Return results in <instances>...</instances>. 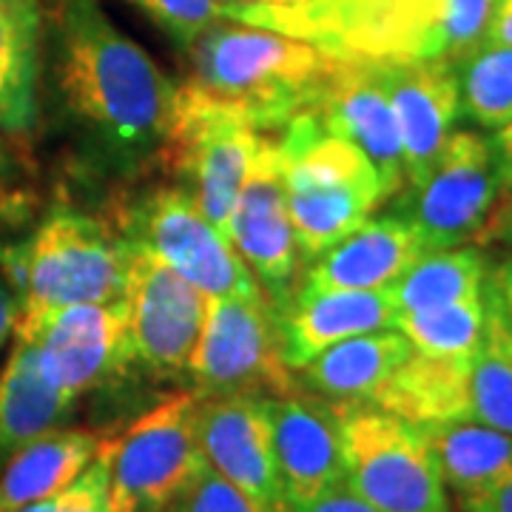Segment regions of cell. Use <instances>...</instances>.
I'll return each mask as SVG.
<instances>
[{"mask_svg":"<svg viewBox=\"0 0 512 512\" xmlns=\"http://www.w3.org/2000/svg\"><path fill=\"white\" fill-rule=\"evenodd\" d=\"M57 89L74 117L120 165L163 146L177 86L100 0H55Z\"/></svg>","mask_w":512,"mask_h":512,"instance_id":"obj_1","label":"cell"},{"mask_svg":"<svg viewBox=\"0 0 512 512\" xmlns=\"http://www.w3.org/2000/svg\"><path fill=\"white\" fill-rule=\"evenodd\" d=\"M191 86L245 114L259 131H279L313 109L336 57L308 40L237 20H214L185 46Z\"/></svg>","mask_w":512,"mask_h":512,"instance_id":"obj_2","label":"cell"},{"mask_svg":"<svg viewBox=\"0 0 512 512\" xmlns=\"http://www.w3.org/2000/svg\"><path fill=\"white\" fill-rule=\"evenodd\" d=\"M493 6L495 0H311L285 20L282 35L333 57L456 66L484 40Z\"/></svg>","mask_w":512,"mask_h":512,"instance_id":"obj_3","label":"cell"},{"mask_svg":"<svg viewBox=\"0 0 512 512\" xmlns=\"http://www.w3.org/2000/svg\"><path fill=\"white\" fill-rule=\"evenodd\" d=\"M279 146L296 251L313 262L370 220L387 191L365 151L328 131L316 109L288 120Z\"/></svg>","mask_w":512,"mask_h":512,"instance_id":"obj_4","label":"cell"},{"mask_svg":"<svg viewBox=\"0 0 512 512\" xmlns=\"http://www.w3.org/2000/svg\"><path fill=\"white\" fill-rule=\"evenodd\" d=\"M0 265L23 311H49L126 296L131 242L92 214L55 208Z\"/></svg>","mask_w":512,"mask_h":512,"instance_id":"obj_5","label":"cell"},{"mask_svg":"<svg viewBox=\"0 0 512 512\" xmlns=\"http://www.w3.org/2000/svg\"><path fill=\"white\" fill-rule=\"evenodd\" d=\"M330 404L353 493L379 512H450V493L421 427L370 402Z\"/></svg>","mask_w":512,"mask_h":512,"instance_id":"obj_6","label":"cell"},{"mask_svg":"<svg viewBox=\"0 0 512 512\" xmlns=\"http://www.w3.org/2000/svg\"><path fill=\"white\" fill-rule=\"evenodd\" d=\"M259 134L262 131L237 109L211 100L191 83L177 86L171 126L157 157H163L180 188L194 197L225 239Z\"/></svg>","mask_w":512,"mask_h":512,"instance_id":"obj_7","label":"cell"},{"mask_svg":"<svg viewBox=\"0 0 512 512\" xmlns=\"http://www.w3.org/2000/svg\"><path fill=\"white\" fill-rule=\"evenodd\" d=\"M185 382L202 393L285 396L299 390L285 356L276 308L259 296H208L200 336L185 367Z\"/></svg>","mask_w":512,"mask_h":512,"instance_id":"obj_8","label":"cell"},{"mask_svg":"<svg viewBox=\"0 0 512 512\" xmlns=\"http://www.w3.org/2000/svg\"><path fill=\"white\" fill-rule=\"evenodd\" d=\"M202 393H171L128 427L111 450L114 512H165L208 467L197 436Z\"/></svg>","mask_w":512,"mask_h":512,"instance_id":"obj_9","label":"cell"},{"mask_svg":"<svg viewBox=\"0 0 512 512\" xmlns=\"http://www.w3.org/2000/svg\"><path fill=\"white\" fill-rule=\"evenodd\" d=\"M205 296H259L262 285L234 245L208 222L194 197L174 185L128 205L117 228Z\"/></svg>","mask_w":512,"mask_h":512,"instance_id":"obj_10","label":"cell"},{"mask_svg":"<svg viewBox=\"0 0 512 512\" xmlns=\"http://www.w3.org/2000/svg\"><path fill=\"white\" fill-rule=\"evenodd\" d=\"M15 336L35 345L43 373L72 399L120 379L134 365L126 296L23 311Z\"/></svg>","mask_w":512,"mask_h":512,"instance_id":"obj_11","label":"cell"},{"mask_svg":"<svg viewBox=\"0 0 512 512\" xmlns=\"http://www.w3.org/2000/svg\"><path fill=\"white\" fill-rule=\"evenodd\" d=\"M407 220L427 251L481 239L501 197L493 140L478 131H453L419 183L410 185Z\"/></svg>","mask_w":512,"mask_h":512,"instance_id":"obj_12","label":"cell"},{"mask_svg":"<svg viewBox=\"0 0 512 512\" xmlns=\"http://www.w3.org/2000/svg\"><path fill=\"white\" fill-rule=\"evenodd\" d=\"M205 293L131 242L128 336L131 359L157 379H185L205 316Z\"/></svg>","mask_w":512,"mask_h":512,"instance_id":"obj_13","label":"cell"},{"mask_svg":"<svg viewBox=\"0 0 512 512\" xmlns=\"http://www.w3.org/2000/svg\"><path fill=\"white\" fill-rule=\"evenodd\" d=\"M228 239L242 262L251 268L265 296L276 311L296 291V237H293L285 165L279 131H262L254 160L248 165L245 183L239 188L237 205L228 225Z\"/></svg>","mask_w":512,"mask_h":512,"instance_id":"obj_14","label":"cell"},{"mask_svg":"<svg viewBox=\"0 0 512 512\" xmlns=\"http://www.w3.org/2000/svg\"><path fill=\"white\" fill-rule=\"evenodd\" d=\"M197 436L211 470L242 490L262 512H285L265 396H202Z\"/></svg>","mask_w":512,"mask_h":512,"instance_id":"obj_15","label":"cell"},{"mask_svg":"<svg viewBox=\"0 0 512 512\" xmlns=\"http://www.w3.org/2000/svg\"><path fill=\"white\" fill-rule=\"evenodd\" d=\"M268 413L285 512L345 484L339 427L328 399L299 387L268 399Z\"/></svg>","mask_w":512,"mask_h":512,"instance_id":"obj_16","label":"cell"},{"mask_svg":"<svg viewBox=\"0 0 512 512\" xmlns=\"http://www.w3.org/2000/svg\"><path fill=\"white\" fill-rule=\"evenodd\" d=\"M370 63V60H367ZM396 117L402 140L404 180L416 185L453 134L458 103L456 66L433 63H373Z\"/></svg>","mask_w":512,"mask_h":512,"instance_id":"obj_17","label":"cell"},{"mask_svg":"<svg viewBox=\"0 0 512 512\" xmlns=\"http://www.w3.org/2000/svg\"><path fill=\"white\" fill-rule=\"evenodd\" d=\"M316 114L328 131L350 140L367 154L382 177L387 197L404 183L402 140L382 80L367 60L336 57L325 89L316 100Z\"/></svg>","mask_w":512,"mask_h":512,"instance_id":"obj_18","label":"cell"},{"mask_svg":"<svg viewBox=\"0 0 512 512\" xmlns=\"http://www.w3.org/2000/svg\"><path fill=\"white\" fill-rule=\"evenodd\" d=\"M282 356L293 373L316 359L330 345L370 333L396 328L399 308L393 291H313L296 288L293 296L276 311Z\"/></svg>","mask_w":512,"mask_h":512,"instance_id":"obj_19","label":"cell"},{"mask_svg":"<svg viewBox=\"0 0 512 512\" xmlns=\"http://www.w3.org/2000/svg\"><path fill=\"white\" fill-rule=\"evenodd\" d=\"M424 239L404 214L370 217L313 259L302 288L382 291L393 288L424 254Z\"/></svg>","mask_w":512,"mask_h":512,"instance_id":"obj_20","label":"cell"},{"mask_svg":"<svg viewBox=\"0 0 512 512\" xmlns=\"http://www.w3.org/2000/svg\"><path fill=\"white\" fill-rule=\"evenodd\" d=\"M410 356L413 345L402 330H370L322 350L296 370V382L328 402H373V396Z\"/></svg>","mask_w":512,"mask_h":512,"instance_id":"obj_21","label":"cell"},{"mask_svg":"<svg viewBox=\"0 0 512 512\" xmlns=\"http://www.w3.org/2000/svg\"><path fill=\"white\" fill-rule=\"evenodd\" d=\"M103 436L86 427H55L0 464V512L20 510L60 493L97 456Z\"/></svg>","mask_w":512,"mask_h":512,"instance_id":"obj_22","label":"cell"},{"mask_svg":"<svg viewBox=\"0 0 512 512\" xmlns=\"http://www.w3.org/2000/svg\"><path fill=\"white\" fill-rule=\"evenodd\" d=\"M74 404L77 399L43 373L35 345L15 336V348L0 367V464L23 444L60 427Z\"/></svg>","mask_w":512,"mask_h":512,"instance_id":"obj_23","label":"cell"},{"mask_svg":"<svg viewBox=\"0 0 512 512\" xmlns=\"http://www.w3.org/2000/svg\"><path fill=\"white\" fill-rule=\"evenodd\" d=\"M421 433L436 453L447 493L456 495L458 504L493 493L512 478V433L473 419L424 424Z\"/></svg>","mask_w":512,"mask_h":512,"instance_id":"obj_24","label":"cell"},{"mask_svg":"<svg viewBox=\"0 0 512 512\" xmlns=\"http://www.w3.org/2000/svg\"><path fill=\"white\" fill-rule=\"evenodd\" d=\"M470 362L473 359H436L413 350L370 404L416 427L470 419Z\"/></svg>","mask_w":512,"mask_h":512,"instance_id":"obj_25","label":"cell"},{"mask_svg":"<svg viewBox=\"0 0 512 512\" xmlns=\"http://www.w3.org/2000/svg\"><path fill=\"white\" fill-rule=\"evenodd\" d=\"M40 52V0H0V131L23 134L35 126Z\"/></svg>","mask_w":512,"mask_h":512,"instance_id":"obj_26","label":"cell"},{"mask_svg":"<svg viewBox=\"0 0 512 512\" xmlns=\"http://www.w3.org/2000/svg\"><path fill=\"white\" fill-rule=\"evenodd\" d=\"M470 419L512 433V322L487 276L484 333L470 362Z\"/></svg>","mask_w":512,"mask_h":512,"instance_id":"obj_27","label":"cell"},{"mask_svg":"<svg viewBox=\"0 0 512 512\" xmlns=\"http://www.w3.org/2000/svg\"><path fill=\"white\" fill-rule=\"evenodd\" d=\"M487 259L470 245L439 248L424 254L390 288L399 313L436 308L478 296L487 285Z\"/></svg>","mask_w":512,"mask_h":512,"instance_id":"obj_28","label":"cell"},{"mask_svg":"<svg viewBox=\"0 0 512 512\" xmlns=\"http://www.w3.org/2000/svg\"><path fill=\"white\" fill-rule=\"evenodd\" d=\"M458 103L476 126L495 128L512 123V49L481 40L456 63Z\"/></svg>","mask_w":512,"mask_h":512,"instance_id":"obj_29","label":"cell"},{"mask_svg":"<svg viewBox=\"0 0 512 512\" xmlns=\"http://www.w3.org/2000/svg\"><path fill=\"white\" fill-rule=\"evenodd\" d=\"M416 353L436 359H473L484 333V291L436 308L404 311L396 319Z\"/></svg>","mask_w":512,"mask_h":512,"instance_id":"obj_30","label":"cell"},{"mask_svg":"<svg viewBox=\"0 0 512 512\" xmlns=\"http://www.w3.org/2000/svg\"><path fill=\"white\" fill-rule=\"evenodd\" d=\"M12 512H114L111 504V450L109 441H100L94 461L74 478L69 487Z\"/></svg>","mask_w":512,"mask_h":512,"instance_id":"obj_31","label":"cell"},{"mask_svg":"<svg viewBox=\"0 0 512 512\" xmlns=\"http://www.w3.org/2000/svg\"><path fill=\"white\" fill-rule=\"evenodd\" d=\"M154 26H160L180 49H185L202 29L220 20L217 0H128Z\"/></svg>","mask_w":512,"mask_h":512,"instance_id":"obj_32","label":"cell"},{"mask_svg":"<svg viewBox=\"0 0 512 512\" xmlns=\"http://www.w3.org/2000/svg\"><path fill=\"white\" fill-rule=\"evenodd\" d=\"M165 512H262L248 495L237 490L231 481L205 467L183 493L177 495Z\"/></svg>","mask_w":512,"mask_h":512,"instance_id":"obj_33","label":"cell"},{"mask_svg":"<svg viewBox=\"0 0 512 512\" xmlns=\"http://www.w3.org/2000/svg\"><path fill=\"white\" fill-rule=\"evenodd\" d=\"M288 512H379L373 504H367L362 495H356L348 484H339L319 498H313L302 507H293Z\"/></svg>","mask_w":512,"mask_h":512,"instance_id":"obj_34","label":"cell"},{"mask_svg":"<svg viewBox=\"0 0 512 512\" xmlns=\"http://www.w3.org/2000/svg\"><path fill=\"white\" fill-rule=\"evenodd\" d=\"M484 40L512 49V0H495L490 20H487Z\"/></svg>","mask_w":512,"mask_h":512,"instance_id":"obj_35","label":"cell"},{"mask_svg":"<svg viewBox=\"0 0 512 512\" xmlns=\"http://www.w3.org/2000/svg\"><path fill=\"white\" fill-rule=\"evenodd\" d=\"M493 151H495V165H498L501 191H512V123L495 128Z\"/></svg>","mask_w":512,"mask_h":512,"instance_id":"obj_36","label":"cell"},{"mask_svg":"<svg viewBox=\"0 0 512 512\" xmlns=\"http://www.w3.org/2000/svg\"><path fill=\"white\" fill-rule=\"evenodd\" d=\"M20 319V302L15 291L0 279V350L6 348V342L15 336Z\"/></svg>","mask_w":512,"mask_h":512,"instance_id":"obj_37","label":"cell"},{"mask_svg":"<svg viewBox=\"0 0 512 512\" xmlns=\"http://www.w3.org/2000/svg\"><path fill=\"white\" fill-rule=\"evenodd\" d=\"M458 507H461V512H512V478L504 481L501 487H495L493 493L464 501Z\"/></svg>","mask_w":512,"mask_h":512,"instance_id":"obj_38","label":"cell"},{"mask_svg":"<svg viewBox=\"0 0 512 512\" xmlns=\"http://www.w3.org/2000/svg\"><path fill=\"white\" fill-rule=\"evenodd\" d=\"M481 239H507V242H512V200L504 202V205L495 202L493 217L487 222Z\"/></svg>","mask_w":512,"mask_h":512,"instance_id":"obj_39","label":"cell"},{"mask_svg":"<svg viewBox=\"0 0 512 512\" xmlns=\"http://www.w3.org/2000/svg\"><path fill=\"white\" fill-rule=\"evenodd\" d=\"M490 279H493V285L498 288V293H501V302H504L507 316H510L512 322V259H507Z\"/></svg>","mask_w":512,"mask_h":512,"instance_id":"obj_40","label":"cell"},{"mask_svg":"<svg viewBox=\"0 0 512 512\" xmlns=\"http://www.w3.org/2000/svg\"><path fill=\"white\" fill-rule=\"evenodd\" d=\"M0 171H3V154H0Z\"/></svg>","mask_w":512,"mask_h":512,"instance_id":"obj_41","label":"cell"}]
</instances>
